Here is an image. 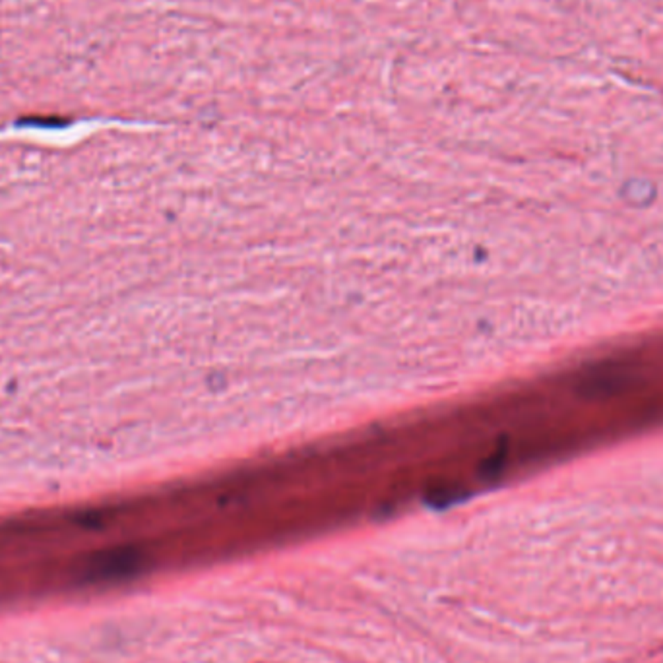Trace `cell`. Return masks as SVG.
Here are the masks:
<instances>
[{
	"label": "cell",
	"mask_w": 663,
	"mask_h": 663,
	"mask_svg": "<svg viewBox=\"0 0 663 663\" xmlns=\"http://www.w3.org/2000/svg\"><path fill=\"white\" fill-rule=\"evenodd\" d=\"M140 557L134 551H111L97 557L90 567V576L94 580H119L138 569Z\"/></svg>",
	"instance_id": "1"
}]
</instances>
